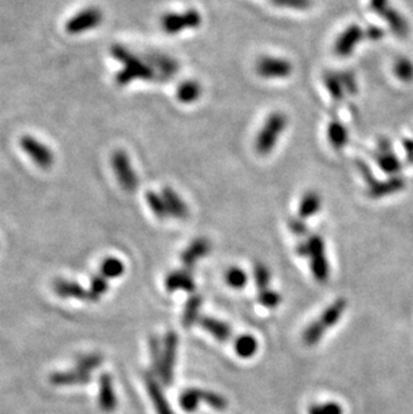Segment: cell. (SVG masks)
<instances>
[{"label":"cell","instance_id":"cell-1","mask_svg":"<svg viewBox=\"0 0 413 414\" xmlns=\"http://www.w3.org/2000/svg\"><path fill=\"white\" fill-rule=\"evenodd\" d=\"M110 51H112V55L117 61H120L124 64V69L116 77L118 84H128L136 80L150 81L156 77V73L152 66L139 60L136 55H133L129 50H126L123 46L114 44Z\"/></svg>","mask_w":413,"mask_h":414},{"label":"cell","instance_id":"cell-2","mask_svg":"<svg viewBox=\"0 0 413 414\" xmlns=\"http://www.w3.org/2000/svg\"><path fill=\"white\" fill-rule=\"evenodd\" d=\"M288 117L281 111H275L270 114L269 118L261 129L255 140V149L261 156H267L276 145L279 136L288 127Z\"/></svg>","mask_w":413,"mask_h":414},{"label":"cell","instance_id":"cell-3","mask_svg":"<svg viewBox=\"0 0 413 414\" xmlns=\"http://www.w3.org/2000/svg\"><path fill=\"white\" fill-rule=\"evenodd\" d=\"M371 10L378 17H381L384 21L388 23L394 35L405 38L410 34V24L404 18L403 14H400L389 0H371L369 3Z\"/></svg>","mask_w":413,"mask_h":414},{"label":"cell","instance_id":"cell-4","mask_svg":"<svg viewBox=\"0 0 413 414\" xmlns=\"http://www.w3.org/2000/svg\"><path fill=\"white\" fill-rule=\"evenodd\" d=\"M310 249V266L311 272L319 283H325L329 279V263L325 256V243L321 236L311 235L308 237Z\"/></svg>","mask_w":413,"mask_h":414},{"label":"cell","instance_id":"cell-5","mask_svg":"<svg viewBox=\"0 0 413 414\" xmlns=\"http://www.w3.org/2000/svg\"><path fill=\"white\" fill-rule=\"evenodd\" d=\"M202 24V15L196 10H188L184 12H169L161 18V27L166 34H179L183 30L196 28Z\"/></svg>","mask_w":413,"mask_h":414},{"label":"cell","instance_id":"cell-6","mask_svg":"<svg viewBox=\"0 0 413 414\" xmlns=\"http://www.w3.org/2000/svg\"><path fill=\"white\" fill-rule=\"evenodd\" d=\"M112 164L120 186L124 188L126 192H134L139 187V179L130 164L129 156L124 150H117L112 156Z\"/></svg>","mask_w":413,"mask_h":414},{"label":"cell","instance_id":"cell-7","mask_svg":"<svg viewBox=\"0 0 413 414\" xmlns=\"http://www.w3.org/2000/svg\"><path fill=\"white\" fill-rule=\"evenodd\" d=\"M103 11L97 7H87L78 14H76L73 18H70L66 23V31L69 34L77 35L82 34L89 30H93L98 27L103 23Z\"/></svg>","mask_w":413,"mask_h":414},{"label":"cell","instance_id":"cell-8","mask_svg":"<svg viewBox=\"0 0 413 414\" xmlns=\"http://www.w3.org/2000/svg\"><path fill=\"white\" fill-rule=\"evenodd\" d=\"M177 346H179V338L177 334L173 332H166L163 342V361H161V369L157 377H160L161 382L169 386L173 381V369L177 358Z\"/></svg>","mask_w":413,"mask_h":414},{"label":"cell","instance_id":"cell-9","mask_svg":"<svg viewBox=\"0 0 413 414\" xmlns=\"http://www.w3.org/2000/svg\"><path fill=\"white\" fill-rule=\"evenodd\" d=\"M19 144L23 152L27 153L30 159L34 161V164H37L42 169H49L54 164V154L50 150V147L39 143L37 138L31 136H23Z\"/></svg>","mask_w":413,"mask_h":414},{"label":"cell","instance_id":"cell-10","mask_svg":"<svg viewBox=\"0 0 413 414\" xmlns=\"http://www.w3.org/2000/svg\"><path fill=\"white\" fill-rule=\"evenodd\" d=\"M256 73L266 80L288 78L292 73V64L288 60L263 57L256 62Z\"/></svg>","mask_w":413,"mask_h":414},{"label":"cell","instance_id":"cell-11","mask_svg":"<svg viewBox=\"0 0 413 414\" xmlns=\"http://www.w3.org/2000/svg\"><path fill=\"white\" fill-rule=\"evenodd\" d=\"M364 38H365V31L360 26L351 24L337 38L334 44V53L342 58L349 57L353 50L355 48V46Z\"/></svg>","mask_w":413,"mask_h":414},{"label":"cell","instance_id":"cell-12","mask_svg":"<svg viewBox=\"0 0 413 414\" xmlns=\"http://www.w3.org/2000/svg\"><path fill=\"white\" fill-rule=\"evenodd\" d=\"M145 385H146V390L148 394L155 405V409L157 414H173L170 405L166 398V395L163 393V389L160 386V384L157 382L155 374L148 373L145 374L144 377Z\"/></svg>","mask_w":413,"mask_h":414},{"label":"cell","instance_id":"cell-13","mask_svg":"<svg viewBox=\"0 0 413 414\" xmlns=\"http://www.w3.org/2000/svg\"><path fill=\"white\" fill-rule=\"evenodd\" d=\"M98 404L105 413H112L117 408V397L113 388V378L110 374L103 373L100 377Z\"/></svg>","mask_w":413,"mask_h":414},{"label":"cell","instance_id":"cell-14","mask_svg":"<svg viewBox=\"0 0 413 414\" xmlns=\"http://www.w3.org/2000/svg\"><path fill=\"white\" fill-rule=\"evenodd\" d=\"M376 161L383 169V172L389 173V174L398 173L401 169V163L397 159V156L393 153L392 147L387 140L380 141L377 153H376Z\"/></svg>","mask_w":413,"mask_h":414},{"label":"cell","instance_id":"cell-15","mask_svg":"<svg viewBox=\"0 0 413 414\" xmlns=\"http://www.w3.org/2000/svg\"><path fill=\"white\" fill-rule=\"evenodd\" d=\"M91 381V373L83 372L80 369H73L69 372H55L50 375V382L54 386H73V385H86Z\"/></svg>","mask_w":413,"mask_h":414},{"label":"cell","instance_id":"cell-16","mask_svg":"<svg viewBox=\"0 0 413 414\" xmlns=\"http://www.w3.org/2000/svg\"><path fill=\"white\" fill-rule=\"evenodd\" d=\"M54 291L62 298H76L86 302H94L90 291H86L81 285L70 280H57L54 283Z\"/></svg>","mask_w":413,"mask_h":414},{"label":"cell","instance_id":"cell-17","mask_svg":"<svg viewBox=\"0 0 413 414\" xmlns=\"http://www.w3.org/2000/svg\"><path fill=\"white\" fill-rule=\"evenodd\" d=\"M209 249H211V244H209V242L206 239L200 237V239L193 240L189 244V247L182 253V262H183V264L186 266V269H192L193 264L199 259H202V258L206 256V253L209 252Z\"/></svg>","mask_w":413,"mask_h":414},{"label":"cell","instance_id":"cell-18","mask_svg":"<svg viewBox=\"0 0 413 414\" xmlns=\"http://www.w3.org/2000/svg\"><path fill=\"white\" fill-rule=\"evenodd\" d=\"M368 186H369V192H368L369 196L373 199H378L401 190L404 188V180L400 177H392L391 180L387 181H377L374 179Z\"/></svg>","mask_w":413,"mask_h":414},{"label":"cell","instance_id":"cell-19","mask_svg":"<svg viewBox=\"0 0 413 414\" xmlns=\"http://www.w3.org/2000/svg\"><path fill=\"white\" fill-rule=\"evenodd\" d=\"M161 196L166 200V207H168L170 217L186 219L188 216V207H186L184 200L172 188H164L163 192H161Z\"/></svg>","mask_w":413,"mask_h":414},{"label":"cell","instance_id":"cell-20","mask_svg":"<svg viewBox=\"0 0 413 414\" xmlns=\"http://www.w3.org/2000/svg\"><path fill=\"white\" fill-rule=\"evenodd\" d=\"M199 325L220 342H227L232 335L231 327L228 326L227 323L218 321L215 318H211V316H200Z\"/></svg>","mask_w":413,"mask_h":414},{"label":"cell","instance_id":"cell-21","mask_svg":"<svg viewBox=\"0 0 413 414\" xmlns=\"http://www.w3.org/2000/svg\"><path fill=\"white\" fill-rule=\"evenodd\" d=\"M166 287L169 292L177 290L192 292L195 290V282L186 271H173L166 276Z\"/></svg>","mask_w":413,"mask_h":414},{"label":"cell","instance_id":"cell-22","mask_svg":"<svg viewBox=\"0 0 413 414\" xmlns=\"http://www.w3.org/2000/svg\"><path fill=\"white\" fill-rule=\"evenodd\" d=\"M348 303L344 298H338L337 300H334L331 306L326 310L322 312V315L319 316V323L325 327V330L331 329L334 325H337V322L340 321V318L342 316L344 311L346 309Z\"/></svg>","mask_w":413,"mask_h":414},{"label":"cell","instance_id":"cell-23","mask_svg":"<svg viewBox=\"0 0 413 414\" xmlns=\"http://www.w3.org/2000/svg\"><path fill=\"white\" fill-rule=\"evenodd\" d=\"M150 63L153 66V70L157 69L159 75L161 77V80L172 78L177 73V70H179L177 62L173 61L172 58L166 57V55H159V54L152 55L150 57Z\"/></svg>","mask_w":413,"mask_h":414},{"label":"cell","instance_id":"cell-24","mask_svg":"<svg viewBox=\"0 0 413 414\" xmlns=\"http://www.w3.org/2000/svg\"><path fill=\"white\" fill-rule=\"evenodd\" d=\"M176 96L182 104H192L200 98L202 84L196 81H184L177 87Z\"/></svg>","mask_w":413,"mask_h":414},{"label":"cell","instance_id":"cell-25","mask_svg":"<svg viewBox=\"0 0 413 414\" xmlns=\"http://www.w3.org/2000/svg\"><path fill=\"white\" fill-rule=\"evenodd\" d=\"M321 196L317 192L309 190L308 193H305L299 204V217L309 219L311 216L317 215L321 209Z\"/></svg>","mask_w":413,"mask_h":414},{"label":"cell","instance_id":"cell-26","mask_svg":"<svg viewBox=\"0 0 413 414\" xmlns=\"http://www.w3.org/2000/svg\"><path fill=\"white\" fill-rule=\"evenodd\" d=\"M203 305V299L200 295H192L186 303V309L183 314V326L192 327L196 322H199V312Z\"/></svg>","mask_w":413,"mask_h":414},{"label":"cell","instance_id":"cell-27","mask_svg":"<svg viewBox=\"0 0 413 414\" xmlns=\"http://www.w3.org/2000/svg\"><path fill=\"white\" fill-rule=\"evenodd\" d=\"M328 137H329L331 146L337 150H341L344 146L348 144L349 133L344 125L338 123L337 120H333L329 125V129H328Z\"/></svg>","mask_w":413,"mask_h":414},{"label":"cell","instance_id":"cell-28","mask_svg":"<svg viewBox=\"0 0 413 414\" xmlns=\"http://www.w3.org/2000/svg\"><path fill=\"white\" fill-rule=\"evenodd\" d=\"M235 352L240 358H251L258 350V342L252 335H240L235 341Z\"/></svg>","mask_w":413,"mask_h":414},{"label":"cell","instance_id":"cell-29","mask_svg":"<svg viewBox=\"0 0 413 414\" xmlns=\"http://www.w3.org/2000/svg\"><path fill=\"white\" fill-rule=\"evenodd\" d=\"M203 401V390L200 389H188L180 395V406L188 413L195 412L199 408V404Z\"/></svg>","mask_w":413,"mask_h":414},{"label":"cell","instance_id":"cell-30","mask_svg":"<svg viewBox=\"0 0 413 414\" xmlns=\"http://www.w3.org/2000/svg\"><path fill=\"white\" fill-rule=\"evenodd\" d=\"M324 82L331 93V98L337 102H341L345 97V87L341 83L338 73H326L324 77Z\"/></svg>","mask_w":413,"mask_h":414},{"label":"cell","instance_id":"cell-31","mask_svg":"<svg viewBox=\"0 0 413 414\" xmlns=\"http://www.w3.org/2000/svg\"><path fill=\"white\" fill-rule=\"evenodd\" d=\"M146 201H148V206L152 209L153 215L161 220H164L166 217H170L169 215V210L166 207V200L161 195H157L155 192H149L146 195Z\"/></svg>","mask_w":413,"mask_h":414},{"label":"cell","instance_id":"cell-32","mask_svg":"<svg viewBox=\"0 0 413 414\" xmlns=\"http://www.w3.org/2000/svg\"><path fill=\"white\" fill-rule=\"evenodd\" d=\"M124 263L116 258H109L103 260L100 273L106 279H116L124 273Z\"/></svg>","mask_w":413,"mask_h":414},{"label":"cell","instance_id":"cell-33","mask_svg":"<svg viewBox=\"0 0 413 414\" xmlns=\"http://www.w3.org/2000/svg\"><path fill=\"white\" fill-rule=\"evenodd\" d=\"M394 75L403 82H411L413 80V62L408 58H398L393 66Z\"/></svg>","mask_w":413,"mask_h":414},{"label":"cell","instance_id":"cell-34","mask_svg":"<svg viewBox=\"0 0 413 414\" xmlns=\"http://www.w3.org/2000/svg\"><path fill=\"white\" fill-rule=\"evenodd\" d=\"M325 327L319 323V321L313 322L304 332V342L306 346H315L325 334Z\"/></svg>","mask_w":413,"mask_h":414},{"label":"cell","instance_id":"cell-35","mask_svg":"<svg viewBox=\"0 0 413 414\" xmlns=\"http://www.w3.org/2000/svg\"><path fill=\"white\" fill-rule=\"evenodd\" d=\"M149 349H150L153 372H155V375H159L160 369H161V361H163V348H161V342L159 341V338H156V336L150 338Z\"/></svg>","mask_w":413,"mask_h":414},{"label":"cell","instance_id":"cell-36","mask_svg":"<svg viewBox=\"0 0 413 414\" xmlns=\"http://www.w3.org/2000/svg\"><path fill=\"white\" fill-rule=\"evenodd\" d=\"M226 282L228 286H231L235 290H240L247 283V273L239 267L229 269L226 273Z\"/></svg>","mask_w":413,"mask_h":414},{"label":"cell","instance_id":"cell-37","mask_svg":"<svg viewBox=\"0 0 413 414\" xmlns=\"http://www.w3.org/2000/svg\"><path fill=\"white\" fill-rule=\"evenodd\" d=\"M103 358L100 354H87V355H82L78 361H77V369L91 373L93 370H96L97 368H100L103 365Z\"/></svg>","mask_w":413,"mask_h":414},{"label":"cell","instance_id":"cell-38","mask_svg":"<svg viewBox=\"0 0 413 414\" xmlns=\"http://www.w3.org/2000/svg\"><path fill=\"white\" fill-rule=\"evenodd\" d=\"M109 289V285H107V280L106 278L103 276L101 273H97L91 278V282H90V294L93 296V300L94 302H98L100 298L103 296V294Z\"/></svg>","mask_w":413,"mask_h":414},{"label":"cell","instance_id":"cell-39","mask_svg":"<svg viewBox=\"0 0 413 414\" xmlns=\"http://www.w3.org/2000/svg\"><path fill=\"white\" fill-rule=\"evenodd\" d=\"M203 401L206 402L211 408H213L215 411L223 412V411L227 409V399H226L223 395H220V394L203 390Z\"/></svg>","mask_w":413,"mask_h":414},{"label":"cell","instance_id":"cell-40","mask_svg":"<svg viewBox=\"0 0 413 414\" xmlns=\"http://www.w3.org/2000/svg\"><path fill=\"white\" fill-rule=\"evenodd\" d=\"M254 278L259 291L267 290L270 283V271L265 264H255L254 267Z\"/></svg>","mask_w":413,"mask_h":414},{"label":"cell","instance_id":"cell-41","mask_svg":"<svg viewBox=\"0 0 413 414\" xmlns=\"http://www.w3.org/2000/svg\"><path fill=\"white\" fill-rule=\"evenodd\" d=\"M258 302L267 309H274L281 303V295L276 291L269 290V289L259 291Z\"/></svg>","mask_w":413,"mask_h":414},{"label":"cell","instance_id":"cell-42","mask_svg":"<svg viewBox=\"0 0 413 414\" xmlns=\"http://www.w3.org/2000/svg\"><path fill=\"white\" fill-rule=\"evenodd\" d=\"M309 414H344V411L337 402H326L322 405H313Z\"/></svg>","mask_w":413,"mask_h":414},{"label":"cell","instance_id":"cell-43","mask_svg":"<svg viewBox=\"0 0 413 414\" xmlns=\"http://www.w3.org/2000/svg\"><path fill=\"white\" fill-rule=\"evenodd\" d=\"M269 1L278 7L292 8V10H306L311 4L310 0H269Z\"/></svg>","mask_w":413,"mask_h":414},{"label":"cell","instance_id":"cell-44","mask_svg":"<svg viewBox=\"0 0 413 414\" xmlns=\"http://www.w3.org/2000/svg\"><path fill=\"white\" fill-rule=\"evenodd\" d=\"M338 77L341 80L342 86L345 87V90H348V93H355L357 91V83H355V77L353 75V73H338Z\"/></svg>","mask_w":413,"mask_h":414},{"label":"cell","instance_id":"cell-45","mask_svg":"<svg viewBox=\"0 0 413 414\" xmlns=\"http://www.w3.org/2000/svg\"><path fill=\"white\" fill-rule=\"evenodd\" d=\"M290 231L297 236H306L308 226L305 224L304 219H291L289 222Z\"/></svg>","mask_w":413,"mask_h":414},{"label":"cell","instance_id":"cell-46","mask_svg":"<svg viewBox=\"0 0 413 414\" xmlns=\"http://www.w3.org/2000/svg\"><path fill=\"white\" fill-rule=\"evenodd\" d=\"M383 35H384L383 30L378 28V27H374V26L371 27V28H368V33H365V37H368L372 41H377V39L383 38Z\"/></svg>","mask_w":413,"mask_h":414},{"label":"cell","instance_id":"cell-47","mask_svg":"<svg viewBox=\"0 0 413 414\" xmlns=\"http://www.w3.org/2000/svg\"><path fill=\"white\" fill-rule=\"evenodd\" d=\"M295 252H297L301 258H309L310 249L308 242H301V243L297 246Z\"/></svg>","mask_w":413,"mask_h":414},{"label":"cell","instance_id":"cell-48","mask_svg":"<svg viewBox=\"0 0 413 414\" xmlns=\"http://www.w3.org/2000/svg\"><path fill=\"white\" fill-rule=\"evenodd\" d=\"M405 152H407V154H408V159H410V161H412L411 159H413V141H405Z\"/></svg>","mask_w":413,"mask_h":414}]
</instances>
